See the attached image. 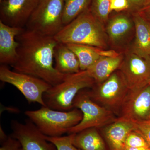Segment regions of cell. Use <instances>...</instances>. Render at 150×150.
<instances>
[{
	"mask_svg": "<svg viewBox=\"0 0 150 150\" xmlns=\"http://www.w3.org/2000/svg\"><path fill=\"white\" fill-rule=\"evenodd\" d=\"M16 40L19 44L17 59L11 66L14 71L39 78L52 86L67 78L69 74L59 72L54 65V49L58 43L54 36L25 28Z\"/></svg>",
	"mask_w": 150,
	"mask_h": 150,
	"instance_id": "obj_1",
	"label": "cell"
},
{
	"mask_svg": "<svg viewBox=\"0 0 150 150\" xmlns=\"http://www.w3.org/2000/svg\"><path fill=\"white\" fill-rule=\"evenodd\" d=\"M107 36L103 23L89 8L65 25L54 38L59 43L80 44L104 49L107 48Z\"/></svg>",
	"mask_w": 150,
	"mask_h": 150,
	"instance_id": "obj_2",
	"label": "cell"
},
{
	"mask_svg": "<svg viewBox=\"0 0 150 150\" xmlns=\"http://www.w3.org/2000/svg\"><path fill=\"white\" fill-rule=\"evenodd\" d=\"M95 83L86 70L69 74L63 82L51 86L44 93L43 100L51 109L69 111L74 108V100L79 92L91 88Z\"/></svg>",
	"mask_w": 150,
	"mask_h": 150,
	"instance_id": "obj_3",
	"label": "cell"
},
{
	"mask_svg": "<svg viewBox=\"0 0 150 150\" xmlns=\"http://www.w3.org/2000/svg\"><path fill=\"white\" fill-rule=\"evenodd\" d=\"M25 113L43 135L52 137L68 133L83 118L81 111L76 108L63 111L42 106L38 110H27Z\"/></svg>",
	"mask_w": 150,
	"mask_h": 150,
	"instance_id": "obj_4",
	"label": "cell"
},
{
	"mask_svg": "<svg viewBox=\"0 0 150 150\" xmlns=\"http://www.w3.org/2000/svg\"><path fill=\"white\" fill-rule=\"evenodd\" d=\"M129 90L123 74L118 69L104 81L95 83L92 87L88 89V92L93 101L118 117Z\"/></svg>",
	"mask_w": 150,
	"mask_h": 150,
	"instance_id": "obj_5",
	"label": "cell"
},
{
	"mask_svg": "<svg viewBox=\"0 0 150 150\" xmlns=\"http://www.w3.org/2000/svg\"><path fill=\"white\" fill-rule=\"evenodd\" d=\"M64 0H40L26 25V29L46 36H54L64 27Z\"/></svg>",
	"mask_w": 150,
	"mask_h": 150,
	"instance_id": "obj_6",
	"label": "cell"
},
{
	"mask_svg": "<svg viewBox=\"0 0 150 150\" xmlns=\"http://www.w3.org/2000/svg\"><path fill=\"white\" fill-rule=\"evenodd\" d=\"M88 89L79 92L74 100V108L81 111L83 118L77 125L70 129L69 134H76L91 128L100 129L117 120L113 112L102 107L91 98Z\"/></svg>",
	"mask_w": 150,
	"mask_h": 150,
	"instance_id": "obj_7",
	"label": "cell"
},
{
	"mask_svg": "<svg viewBox=\"0 0 150 150\" xmlns=\"http://www.w3.org/2000/svg\"><path fill=\"white\" fill-rule=\"evenodd\" d=\"M0 80L14 86L24 96L28 103H38L46 106L43 94L52 86L30 75L11 71L7 65L0 67Z\"/></svg>",
	"mask_w": 150,
	"mask_h": 150,
	"instance_id": "obj_8",
	"label": "cell"
},
{
	"mask_svg": "<svg viewBox=\"0 0 150 150\" xmlns=\"http://www.w3.org/2000/svg\"><path fill=\"white\" fill-rule=\"evenodd\" d=\"M150 114V85L130 89L121 105L118 118L129 121L149 119Z\"/></svg>",
	"mask_w": 150,
	"mask_h": 150,
	"instance_id": "obj_9",
	"label": "cell"
},
{
	"mask_svg": "<svg viewBox=\"0 0 150 150\" xmlns=\"http://www.w3.org/2000/svg\"><path fill=\"white\" fill-rule=\"evenodd\" d=\"M118 70L130 89L142 88L150 83V60L129 53L123 59Z\"/></svg>",
	"mask_w": 150,
	"mask_h": 150,
	"instance_id": "obj_10",
	"label": "cell"
},
{
	"mask_svg": "<svg viewBox=\"0 0 150 150\" xmlns=\"http://www.w3.org/2000/svg\"><path fill=\"white\" fill-rule=\"evenodd\" d=\"M11 127V136L20 142L22 150H56L54 145L46 139L45 135L30 119L24 123L12 120Z\"/></svg>",
	"mask_w": 150,
	"mask_h": 150,
	"instance_id": "obj_11",
	"label": "cell"
},
{
	"mask_svg": "<svg viewBox=\"0 0 150 150\" xmlns=\"http://www.w3.org/2000/svg\"><path fill=\"white\" fill-rule=\"evenodd\" d=\"M40 0H4L1 2L0 21L10 26L25 28Z\"/></svg>",
	"mask_w": 150,
	"mask_h": 150,
	"instance_id": "obj_12",
	"label": "cell"
},
{
	"mask_svg": "<svg viewBox=\"0 0 150 150\" xmlns=\"http://www.w3.org/2000/svg\"><path fill=\"white\" fill-rule=\"evenodd\" d=\"M25 28L9 26L0 21V63L11 66L18 58L19 43L16 37Z\"/></svg>",
	"mask_w": 150,
	"mask_h": 150,
	"instance_id": "obj_13",
	"label": "cell"
},
{
	"mask_svg": "<svg viewBox=\"0 0 150 150\" xmlns=\"http://www.w3.org/2000/svg\"><path fill=\"white\" fill-rule=\"evenodd\" d=\"M98 129L104 138L108 150H124L126 136L134 130V127L131 121L117 118L114 122Z\"/></svg>",
	"mask_w": 150,
	"mask_h": 150,
	"instance_id": "obj_14",
	"label": "cell"
},
{
	"mask_svg": "<svg viewBox=\"0 0 150 150\" xmlns=\"http://www.w3.org/2000/svg\"><path fill=\"white\" fill-rule=\"evenodd\" d=\"M134 22L136 38L132 52L150 60V23L138 12L134 13Z\"/></svg>",
	"mask_w": 150,
	"mask_h": 150,
	"instance_id": "obj_15",
	"label": "cell"
},
{
	"mask_svg": "<svg viewBox=\"0 0 150 150\" xmlns=\"http://www.w3.org/2000/svg\"><path fill=\"white\" fill-rule=\"evenodd\" d=\"M54 59L55 69L60 73L71 74L81 71L77 57L66 44L58 43L54 49Z\"/></svg>",
	"mask_w": 150,
	"mask_h": 150,
	"instance_id": "obj_16",
	"label": "cell"
},
{
	"mask_svg": "<svg viewBox=\"0 0 150 150\" xmlns=\"http://www.w3.org/2000/svg\"><path fill=\"white\" fill-rule=\"evenodd\" d=\"M73 144L80 150H108L99 129L91 128L74 134Z\"/></svg>",
	"mask_w": 150,
	"mask_h": 150,
	"instance_id": "obj_17",
	"label": "cell"
},
{
	"mask_svg": "<svg viewBox=\"0 0 150 150\" xmlns=\"http://www.w3.org/2000/svg\"><path fill=\"white\" fill-rule=\"evenodd\" d=\"M123 60L122 56L101 57L86 70L96 83H100L118 70Z\"/></svg>",
	"mask_w": 150,
	"mask_h": 150,
	"instance_id": "obj_18",
	"label": "cell"
},
{
	"mask_svg": "<svg viewBox=\"0 0 150 150\" xmlns=\"http://www.w3.org/2000/svg\"><path fill=\"white\" fill-rule=\"evenodd\" d=\"M77 57L81 71H86L93 65L101 57H106L107 50L76 44H67Z\"/></svg>",
	"mask_w": 150,
	"mask_h": 150,
	"instance_id": "obj_19",
	"label": "cell"
},
{
	"mask_svg": "<svg viewBox=\"0 0 150 150\" xmlns=\"http://www.w3.org/2000/svg\"><path fill=\"white\" fill-rule=\"evenodd\" d=\"M131 28L132 23L129 18L124 15H119L110 20L106 32L110 40L116 42L126 36Z\"/></svg>",
	"mask_w": 150,
	"mask_h": 150,
	"instance_id": "obj_20",
	"label": "cell"
},
{
	"mask_svg": "<svg viewBox=\"0 0 150 150\" xmlns=\"http://www.w3.org/2000/svg\"><path fill=\"white\" fill-rule=\"evenodd\" d=\"M92 0H64L62 21L64 26L89 8Z\"/></svg>",
	"mask_w": 150,
	"mask_h": 150,
	"instance_id": "obj_21",
	"label": "cell"
},
{
	"mask_svg": "<svg viewBox=\"0 0 150 150\" xmlns=\"http://www.w3.org/2000/svg\"><path fill=\"white\" fill-rule=\"evenodd\" d=\"M110 6V0H92L89 8L94 16L104 24L108 20Z\"/></svg>",
	"mask_w": 150,
	"mask_h": 150,
	"instance_id": "obj_22",
	"label": "cell"
},
{
	"mask_svg": "<svg viewBox=\"0 0 150 150\" xmlns=\"http://www.w3.org/2000/svg\"><path fill=\"white\" fill-rule=\"evenodd\" d=\"M74 135V134H72L64 137H54L45 136L46 139L56 146V150H80L73 144Z\"/></svg>",
	"mask_w": 150,
	"mask_h": 150,
	"instance_id": "obj_23",
	"label": "cell"
},
{
	"mask_svg": "<svg viewBox=\"0 0 150 150\" xmlns=\"http://www.w3.org/2000/svg\"><path fill=\"white\" fill-rule=\"evenodd\" d=\"M125 146L131 148H149L144 137L134 130L130 131L126 136Z\"/></svg>",
	"mask_w": 150,
	"mask_h": 150,
	"instance_id": "obj_24",
	"label": "cell"
},
{
	"mask_svg": "<svg viewBox=\"0 0 150 150\" xmlns=\"http://www.w3.org/2000/svg\"><path fill=\"white\" fill-rule=\"evenodd\" d=\"M131 122L134 124V130L144 137L150 148V119Z\"/></svg>",
	"mask_w": 150,
	"mask_h": 150,
	"instance_id": "obj_25",
	"label": "cell"
},
{
	"mask_svg": "<svg viewBox=\"0 0 150 150\" xmlns=\"http://www.w3.org/2000/svg\"><path fill=\"white\" fill-rule=\"evenodd\" d=\"M0 150H22L21 144L18 140L11 135L1 144Z\"/></svg>",
	"mask_w": 150,
	"mask_h": 150,
	"instance_id": "obj_26",
	"label": "cell"
},
{
	"mask_svg": "<svg viewBox=\"0 0 150 150\" xmlns=\"http://www.w3.org/2000/svg\"><path fill=\"white\" fill-rule=\"evenodd\" d=\"M129 4L128 0H114L110 2V11H120L129 9Z\"/></svg>",
	"mask_w": 150,
	"mask_h": 150,
	"instance_id": "obj_27",
	"label": "cell"
},
{
	"mask_svg": "<svg viewBox=\"0 0 150 150\" xmlns=\"http://www.w3.org/2000/svg\"><path fill=\"white\" fill-rule=\"evenodd\" d=\"M129 3V9L131 11L140 10L145 5L148 0H128Z\"/></svg>",
	"mask_w": 150,
	"mask_h": 150,
	"instance_id": "obj_28",
	"label": "cell"
},
{
	"mask_svg": "<svg viewBox=\"0 0 150 150\" xmlns=\"http://www.w3.org/2000/svg\"><path fill=\"white\" fill-rule=\"evenodd\" d=\"M138 12L145 18H150V0H148L145 5Z\"/></svg>",
	"mask_w": 150,
	"mask_h": 150,
	"instance_id": "obj_29",
	"label": "cell"
},
{
	"mask_svg": "<svg viewBox=\"0 0 150 150\" xmlns=\"http://www.w3.org/2000/svg\"><path fill=\"white\" fill-rule=\"evenodd\" d=\"M8 136L6 135L1 126V128H0V141H1V144L4 142L8 139Z\"/></svg>",
	"mask_w": 150,
	"mask_h": 150,
	"instance_id": "obj_30",
	"label": "cell"
},
{
	"mask_svg": "<svg viewBox=\"0 0 150 150\" xmlns=\"http://www.w3.org/2000/svg\"><path fill=\"white\" fill-rule=\"evenodd\" d=\"M124 150H150L149 148H131L125 146Z\"/></svg>",
	"mask_w": 150,
	"mask_h": 150,
	"instance_id": "obj_31",
	"label": "cell"
},
{
	"mask_svg": "<svg viewBox=\"0 0 150 150\" xmlns=\"http://www.w3.org/2000/svg\"><path fill=\"white\" fill-rule=\"evenodd\" d=\"M4 1V0H0V2L2 1Z\"/></svg>",
	"mask_w": 150,
	"mask_h": 150,
	"instance_id": "obj_32",
	"label": "cell"
},
{
	"mask_svg": "<svg viewBox=\"0 0 150 150\" xmlns=\"http://www.w3.org/2000/svg\"><path fill=\"white\" fill-rule=\"evenodd\" d=\"M114 1V0H110V2L112 1Z\"/></svg>",
	"mask_w": 150,
	"mask_h": 150,
	"instance_id": "obj_33",
	"label": "cell"
},
{
	"mask_svg": "<svg viewBox=\"0 0 150 150\" xmlns=\"http://www.w3.org/2000/svg\"><path fill=\"white\" fill-rule=\"evenodd\" d=\"M149 84L150 85V83ZM149 119H150V116H149Z\"/></svg>",
	"mask_w": 150,
	"mask_h": 150,
	"instance_id": "obj_34",
	"label": "cell"
}]
</instances>
